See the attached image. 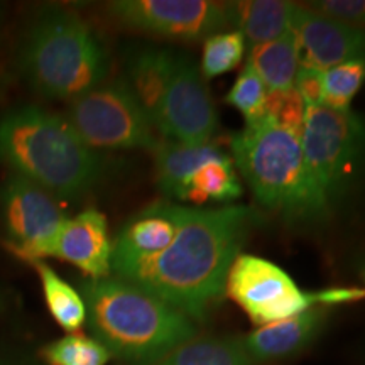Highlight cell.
I'll use <instances>...</instances> for the list:
<instances>
[{
	"instance_id": "obj_7",
	"label": "cell",
	"mask_w": 365,
	"mask_h": 365,
	"mask_svg": "<svg viewBox=\"0 0 365 365\" xmlns=\"http://www.w3.org/2000/svg\"><path fill=\"white\" fill-rule=\"evenodd\" d=\"M223 293L257 327L293 318L314 307H333L365 298V289L360 287L303 291L284 269L250 254H239L232 262Z\"/></svg>"
},
{
	"instance_id": "obj_22",
	"label": "cell",
	"mask_w": 365,
	"mask_h": 365,
	"mask_svg": "<svg viewBox=\"0 0 365 365\" xmlns=\"http://www.w3.org/2000/svg\"><path fill=\"white\" fill-rule=\"evenodd\" d=\"M153 365H254L240 339L195 336Z\"/></svg>"
},
{
	"instance_id": "obj_20",
	"label": "cell",
	"mask_w": 365,
	"mask_h": 365,
	"mask_svg": "<svg viewBox=\"0 0 365 365\" xmlns=\"http://www.w3.org/2000/svg\"><path fill=\"white\" fill-rule=\"evenodd\" d=\"M242 196V185L230 156L222 153L210 159L185 181L178 200L203 203H232Z\"/></svg>"
},
{
	"instance_id": "obj_6",
	"label": "cell",
	"mask_w": 365,
	"mask_h": 365,
	"mask_svg": "<svg viewBox=\"0 0 365 365\" xmlns=\"http://www.w3.org/2000/svg\"><path fill=\"white\" fill-rule=\"evenodd\" d=\"M304 166L325 215L354 185L365 159V122L346 108L307 107L301 130Z\"/></svg>"
},
{
	"instance_id": "obj_17",
	"label": "cell",
	"mask_w": 365,
	"mask_h": 365,
	"mask_svg": "<svg viewBox=\"0 0 365 365\" xmlns=\"http://www.w3.org/2000/svg\"><path fill=\"white\" fill-rule=\"evenodd\" d=\"M298 4L286 0H244L228 2L230 27L244 36L250 48L271 43L291 29Z\"/></svg>"
},
{
	"instance_id": "obj_2",
	"label": "cell",
	"mask_w": 365,
	"mask_h": 365,
	"mask_svg": "<svg viewBox=\"0 0 365 365\" xmlns=\"http://www.w3.org/2000/svg\"><path fill=\"white\" fill-rule=\"evenodd\" d=\"M80 291L91 336L129 364L153 365L198 335L190 317L118 277L85 279Z\"/></svg>"
},
{
	"instance_id": "obj_5",
	"label": "cell",
	"mask_w": 365,
	"mask_h": 365,
	"mask_svg": "<svg viewBox=\"0 0 365 365\" xmlns=\"http://www.w3.org/2000/svg\"><path fill=\"white\" fill-rule=\"evenodd\" d=\"M21 65L27 81L49 98L75 100L108 71L107 54L90 26L68 11H53L31 27Z\"/></svg>"
},
{
	"instance_id": "obj_21",
	"label": "cell",
	"mask_w": 365,
	"mask_h": 365,
	"mask_svg": "<svg viewBox=\"0 0 365 365\" xmlns=\"http://www.w3.org/2000/svg\"><path fill=\"white\" fill-rule=\"evenodd\" d=\"M26 262L39 276L46 308L54 322L66 333H80L86 325V304L80 291L41 259H26Z\"/></svg>"
},
{
	"instance_id": "obj_10",
	"label": "cell",
	"mask_w": 365,
	"mask_h": 365,
	"mask_svg": "<svg viewBox=\"0 0 365 365\" xmlns=\"http://www.w3.org/2000/svg\"><path fill=\"white\" fill-rule=\"evenodd\" d=\"M68 220L54 195L27 178L9 176L0 190V222L22 259H41Z\"/></svg>"
},
{
	"instance_id": "obj_12",
	"label": "cell",
	"mask_w": 365,
	"mask_h": 365,
	"mask_svg": "<svg viewBox=\"0 0 365 365\" xmlns=\"http://www.w3.org/2000/svg\"><path fill=\"white\" fill-rule=\"evenodd\" d=\"M291 29L294 31L303 51L301 65L327 71L340 63L365 58V29L296 6Z\"/></svg>"
},
{
	"instance_id": "obj_18",
	"label": "cell",
	"mask_w": 365,
	"mask_h": 365,
	"mask_svg": "<svg viewBox=\"0 0 365 365\" xmlns=\"http://www.w3.org/2000/svg\"><path fill=\"white\" fill-rule=\"evenodd\" d=\"M247 63L267 91L293 90L301 66L299 43L294 31L289 29L271 43L250 48Z\"/></svg>"
},
{
	"instance_id": "obj_16",
	"label": "cell",
	"mask_w": 365,
	"mask_h": 365,
	"mask_svg": "<svg viewBox=\"0 0 365 365\" xmlns=\"http://www.w3.org/2000/svg\"><path fill=\"white\" fill-rule=\"evenodd\" d=\"M176 58L168 49L144 48L139 49L129 63L125 81L153 125L170 88Z\"/></svg>"
},
{
	"instance_id": "obj_27",
	"label": "cell",
	"mask_w": 365,
	"mask_h": 365,
	"mask_svg": "<svg viewBox=\"0 0 365 365\" xmlns=\"http://www.w3.org/2000/svg\"><path fill=\"white\" fill-rule=\"evenodd\" d=\"M266 117L276 124L301 135L307 117V105L294 88L287 91H267Z\"/></svg>"
},
{
	"instance_id": "obj_29",
	"label": "cell",
	"mask_w": 365,
	"mask_h": 365,
	"mask_svg": "<svg viewBox=\"0 0 365 365\" xmlns=\"http://www.w3.org/2000/svg\"><path fill=\"white\" fill-rule=\"evenodd\" d=\"M294 90L303 98L307 107L323 103V71L312 66H299L294 80Z\"/></svg>"
},
{
	"instance_id": "obj_24",
	"label": "cell",
	"mask_w": 365,
	"mask_h": 365,
	"mask_svg": "<svg viewBox=\"0 0 365 365\" xmlns=\"http://www.w3.org/2000/svg\"><path fill=\"white\" fill-rule=\"evenodd\" d=\"M244 36L239 31H222L203 41L200 73L203 80H213L235 70L245 54Z\"/></svg>"
},
{
	"instance_id": "obj_19",
	"label": "cell",
	"mask_w": 365,
	"mask_h": 365,
	"mask_svg": "<svg viewBox=\"0 0 365 365\" xmlns=\"http://www.w3.org/2000/svg\"><path fill=\"white\" fill-rule=\"evenodd\" d=\"M222 150L213 144L186 145L175 140H159L154 149V173L159 190L178 200L185 181L210 159L220 156Z\"/></svg>"
},
{
	"instance_id": "obj_3",
	"label": "cell",
	"mask_w": 365,
	"mask_h": 365,
	"mask_svg": "<svg viewBox=\"0 0 365 365\" xmlns=\"http://www.w3.org/2000/svg\"><path fill=\"white\" fill-rule=\"evenodd\" d=\"M0 161L61 198L86 193L103 175L102 159L66 118L33 105L0 118Z\"/></svg>"
},
{
	"instance_id": "obj_25",
	"label": "cell",
	"mask_w": 365,
	"mask_h": 365,
	"mask_svg": "<svg viewBox=\"0 0 365 365\" xmlns=\"http://www.w3.org/2000/svg\"><path fill=\"white\" fill-rule=\"evenodd\" d=\"M365 81V58L352 59L323 71V103L327 107L346 110L350 108Z\"/></svg>"
},
{
	"instance_id": "obj_15",
	"label": "cell",
	"mask_w": 365,
	"mask_h": 365,
	"mask_svg": "<svg viewBox=\"0 0 365 365\" xmlns=\"http://www.w3.org/2000/svg\"><path fill=\"white\" fill-rule=\"evenodd\" d=\"M327 314L328 307H314L293 318L257 327V330L240 339L242 345L252 362H274L293 357L317 339L325 325Z\"/></svg>"
},
{
	"instance_id": "obj_4",
	"label": "cell",
	"mask_w": 365,
	"mask_h": 365,
	"mask_svg": "<svg viewBox=\"0 0 365 365\" xmlns=\"http://www.w3.org/2000/svg\"><path fill=\"white\" fill-rule=\"evenodd\" d=\"M230 148L235 170L259 203L291 220L325 215L309 185L299 135L262 117L232 135Z\"/></svg>"
},
{
	"instance_id": "obj_13",
	"label": "cell",
	"mask_w": 365,
	"mask_h": 365,
	"mask_svg": "<svg viewBox=\"0 0 365 365\" xmlns=\"http://www.w3.org/2000/svg\"><path fill=\"white\" fill-rule=\"evenodd\" d=\"M112 252L107 218L97 208H86L68 218L43 259H61L78 267L86 279H105L112 274Z\"/></svg>"
},
{
	"instance_id": "obj_1",
	"label": "cell",
	"mask_w": 365,
	"mask_h": 365,
	"mask_svg": "<svg viewBox=\"0 0 365 365\" xmlns=\"http://www.w3.org/2000/svg\"><path fill=\"white\" fill-rule=\"evenodd\" d=\"M255 222L257 217L247 205L186 207L170 247L115 277L156 296L193 322H203L225 289L228 269Z\"/></svg>"
},
{
	"instance_id": "obj_8",
	"label": "cell",
	"mask_w": 365,
	"mask_h": 365,
	"mask_svg": "<svg viewBox=\"0 0 365 365\" xmlns=\"http://www.w3.org/2000/svg\"><path fill=\"white\" fill-rule=\"evenodd\" d=\"M66 120L91 149H150L159 144L125 78L98 85L71 100Z\"/></svg>"
},
{
	"instance_id": "obj_11",
	"label": "cell",
	"mask_w": 365,
	"mask_h": 365,
	"mask_svg": "<svg viewBox=\"0 0 365 365\" xmlns=\"http://www.w3.org/2000/svg\"><path fill=\"white\" fill-rule=\"evenodd\" d=\"M159 134L186 145H207L217 134L218 113L200 68L178 56L175 73L154 122Z\"/></svg>"
},
{
	"instance_id": "obj_28",
	"label": "cell",
	"mask_w": 365,
	"mask_h": 365,
	"mask_svg": "<svg viewBox=\"0 0 365 365\" xmlns=\"http://www.w3.org/2000/svg\"><path fill=\"white\" fill-rule=\"evenodd\" d=\"M307 7L333 21L365 29V0H317Z\"/></svg>"
},
{
	"instance_id": "obj_26",
	"label": "cell",
	"mask_w": 365,
	"mask_h": 365,
	"mask_svg": "<svg viewBox=\"0 0 365 365\" xmlns=\"http://www.w3.org/2000/svg\"><path fill=\"white\" fill-rule=\"evenodd\" d=\"M266 100L267 88L257 73L252 70V66L245 63L235 83L227 93L225 102L244 115L245 124H252L266 117Z\"/></svg>"
},
{
	"instance_id": "obj_23",
	"label": "cell",
	"mask_w": 365,
	"mask_h": 365,
	"mask_svg": "<svg viewBox=\"0 0 365 365\" xmlns=\"http://www.w3.org/2000/svg\"><path fill=\"white\" fill-rule=\"evenodd\" d=\"M41 359L48 365H107L112 354L93 336L68 333L41 349Z\"/></svg>"
},
{
	"instance_id": "obj_14",
	"label": "cell",
	"mask_w": 365,
	"mask_h": 365,
	"mask_svg": "<svg viewBox=\"0 0 365 365\" xmlns=\"http://www.w3.org/2000/svg\"><path fill=\"white\" fill-rule=\"evenodd\" d=\"M185 208L178 203L159 202L125 223L113 240L112 272L117 274L134 264L149 261L170 247L185 215Z\"/></svg>"
},
{
	"instance_id": "obj_9",
	"label": "cell",
	"mask_w": 365,
	"mask_h": 365,
	"mask_svg": "<svg viewBox=\"0 0 365 365\" xmlns=\"http://www.w3.org/2000/svg\"><path fill=\"white\" fill-rule=\"evenodd\" d=\"M108 12L130 29L186 43L230 27L228 2L213 0H117Z\"/></svg>"
}]
</instances>
